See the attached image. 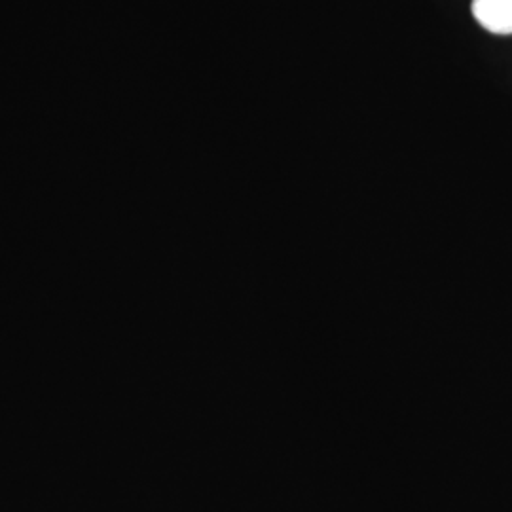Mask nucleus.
I'll return each instance as SVG.
<instances>
[{"label":"nucleus","instance_id":"f257e3e1","mask_svg":"<svg viewBox=\"0 0 512 512\" xmlns=\"http://www.w3.org/2000/svg\"><path fill=\"white\" fill-rule=\"evenodd\" d=\"M476 21L495 35H512V0H473Z\"/></svg>","mask_w":512,"mask_h":512}]
</instances>
